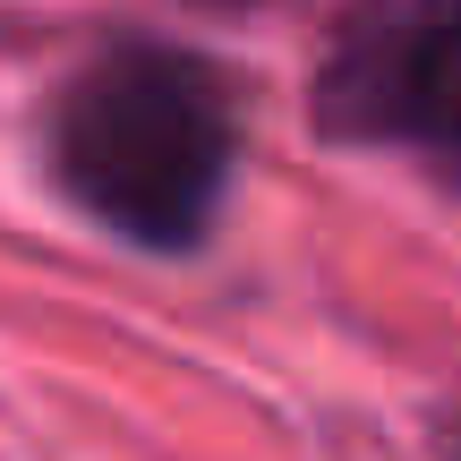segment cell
Masks as SVG:
<instances>
[{
	"label": "cell",
	"mask_w": 461,
	"mask_h": 461,
	"mask_svg": "<svg viewBox=\"0 0 461 461\" xmlns=\"http://www.w3.org/2000/svg\"><path fill=\"white\" fill-rule=\"evenodd\" d=\"M180 9H214V17H248V9H265V0H180Z\"/></svg>",
	"instance_id": "obj_3"
},
{
	"label": "cell",
	"mask_w": 461,
	"mask_h": 461,
	"mask_svg": "<svg viewBox=\"0 0 461 461\" xmlns=\"http://www.w3.org/2000/svg\"><path fill=\"white\" fill-rule=\"evenodd\" d=\"M51 188L146 257H197L240 171V95L205 51L103 34L43 112Z\"/></svg>",
	"instance_id": "obj_1"
},
{
	"label": "cell",
	"mask_w": 461,
	"mask_h": 461,
	"mask_svg": "<svg viewBox=\"0 0 461 461\" xmlns=\"http://www.w3.org/2000/svg\"><path fill=\"white\" fill-rule=\"evenodd\" d=\"M308 120L325 146L402 154L461 188V0H342L316 43Z\"/></svg>",
	"instance_id": "obj_2"
},
{
	"label": "cell",
	"mask_w": 461,
	"mask_h": 461,
	"mask_svg": "<svg viewBox=\"0 0 461 461\" xmlns=\"http://www.w3.org/2000/svg\"><path fill=\"white\" fill-rule=\"evenodd\" d=\"M453 461H461V445H453Z\"/></svg>",
	"instance_id": "obj_4"
}]
</instances>
